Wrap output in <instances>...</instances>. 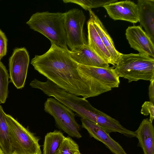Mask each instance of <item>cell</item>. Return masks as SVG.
<instances>
[{
  "mask_svg": "<svg viewBox=\"0 0 154 154\" xmlns=\"http://www.w3.org/2000/svg\"><path fill=\"white\" fill-rule=\"evenodd\" d=\"M68 50L51 43L48 51L35 55L31 63L39 73L67 91L85 99L94 97L92 76L79 67Z\"/></svg>",
  "mask_w": 154,
  "mask_h": 154,
  "instance_id": "1",
  "label": "cell"
},
{
  "mask_svg": "<svg viewBox=\"0 0 154 154\" xmlns=\"http://www.w3.org/2000/svg\"><path fill=\"white\" fill-rule=\"evenodd\" d=\"M64 14L48 11L33 14L26 23L34 31L47 38L51 43L68 49L64 28Z\"/></svg>",
  "mask_w": 154,
  "mask_h": 154,
  "instance_id": "2",
  "label": "cell"
},
{
  "mask_svg": "<svg viewBox=\"0 0 154 154\" xmlns=\"http://www.w3.org/2000/svg\"><path fill=\"white\" fill-rule=\"evenodd\" d=\"M114 68L119 77L127 79L128 83L154 79V58L140 53L122 54Z\"/></svg>",
  "mask_w": 154,
  "mask_h": 154,
  "instance_id": "3",
  "label": "cell"
},
{
  "mask_svg": "<svg viewBox=\"0 0 154 154\" xmlns=\"http://www.w3.org/2000/svg\"><path fill=\"white\" fill-rule=\"evenodd\" d=\"M9 131L11 154H41L39 139L11 116L5 114Z\"/></svg>",
  "mask_w": 154,
  "mask_h": 154,
  "instance_id": "4",
  "label": "cell"
},
{
  "mask_svg": "<svg viewBox=\"0 0 154 154\" xmlns=\"http://www.w3.org/2000/svg\"><path fill=\"white\" fill-rule=\"evenodd\" d=\"M45 111L54 118L59 128L69 136L79 138L80 125L75 119V114L68 107L55 98L47 99L44 105Z\"/></svg>",
  "mask_w": 154,
  "mask_h": 154,
  "instance_id": "5",
  "label": "cell"
},
{
  "mask_svg": "<svg viewBox=\"0 0 154 154\" xmlns=\"http://www.w3.org/2000/svg\"><path fill=\"white\" fill-rule=\"evenodd\" d=\"M64 14V26L67 44L70 50L87 44L83 31L86 17L82 10L73 8Z\"/></svg>",
  "mask_w": 154,
  "mask_h": 154,
  "instance_id": "6",
  "label": "cell"
},
{
  "mask_svg": "<svg viewBox=\"0 0 154 154\" xmlns=\"http://www.w3.org/2000/svg\"><path fill=\"white\" fill-rule=\"evenodd\" d=\"M29 62L28 52L24 47L15 49L9 59L10 82L18 89L24 86Z\"/></svg>",
  "mask_w": 154,
  "mask_h": 154,
  "instance_id": "7",
  "label": "cell"
},
{
  "mask_svg": "<svg viewBox=\"0 0 154 154\" xmlns=\"http://www.w3.org/2000/svg\"><path fill=\"white\" fill-rule=\"evenodd\" d=\"M125 35L131 48L140 54L154 58V43L140 26H128Z\"/></svg>",
  "mask_w": 154,
  "mask_h": 154,
  "instance_id": "8",
  "label": "cell"
},
{
  "mask_svg": "<svg viewBox=\"0 0 154 154\" xmlns=\"http://www.w3.org/2000/svg\"><path fill=\"white\" fill-rule=\"evenodd\" d=\"M109 17L114 20H123L134 23L139 21L137 5L130 0L116 2L104 6Z\"/></svg>",
  "mask_w": 154,
  "mask_h": 154,
  "instance_id": "9",
  "label": "cell"
},
{
  "mask_svg": "<svg viewBox=\"0 0 154 154\" xmlns=\"http://www.w3.org/2000/svg\"><path fill=\"white\" fill-rule=\"evenodd\" d=\"M81 121L82 127L87 130L90 136L103 143L114 154H127L122 147L99 125L85 119L81 118Z\"/></svg>",
  "mask_w": 154,
  "mask_h": 154,
  "instance_id": "10",
  "label": "cell"
},
{
  "mask_svg": "<svg viewBox=\"0 0 154 154\" xmlns=\"http://www.w3.org/2000/svg\"><path fill=\"white\" fill-rule=\"evenodd\" d=\"M71 58L78 64L84 66L103 68L109 67V64L88 45L68 50Z\"/></svg>",
  "mask_w": 154,
  "mask_h": 154,
  "instance_id": "11",
  "label": "cell"
},
{
  "mask_svg": "<svg viewBox=\"0 0 154 154\" xmlns=\"http://www.w3.org/2000/svg\"><path fill=\"white\" fill-rule=\"evenodd\" d=\"M137 2L140 26L144 29L154 43V0H138Z\"/></svg>",
  "mask_w": 154,
  "mask_h": 154,
  "instance_id": "12",
  "label": "cell"
},
{
  "mask_svg": "<svg viewBox=\"0 0 154 154\" xmlns=\"http://www.w3.org/2000/svg\"><path fill=\"white\" fill-rule=\"evenodd\" d=\"M135 132L144 154H154V128L152 122L148 119H143Z\"/></svg>",
  "mask_w": 154,
  "mask_h": 154,
  "instance_id": "13",
  "label": "cell"
},
{
  "mask_svg": "<svg viewBox=\"0 0 154 154\" xmlns=\"http://www.w3.org/2000/svg\"><path fill=\"white\" fill-rule=\"evenodd\" d=\"M90 17L105 46L109 52L113 63L116 65L122 53L117 51L113 42L102 22L91 10L89 11Z\"/></svg>",
  "mask_w": 154,
  "mask_h": 154,
  "instance_id": "14",
  "label": "cell"
},
{
  "mask_svg": "<svg viewBox=\"0 0 154 154\" xmlns=\"http://www.w3.org/2000/svg\"><path fill=\"white\" fill-rule=\"evenodd\" d=\"M87 25L88 45L107 63L113 65L110 55L103 44L90 18L88 21Z\"/></svg>",
  "mask_w": 154,
  "mask_h": 154,
  "instance_id": "15",
  "label": "cell"
},
{
  "mask_svg": "<svg viewBox=\"0 0 154 154\" xmlns=\"http://www.w3.org/2000/svg\"><path fill=\"white\" fill-rule=\"evenodd\" d=\"M65 137L60 131L55 130L45 136L43 154H57Z\"/></svg>",
  "mask_w": 154,
  "mask_h": 154,
  "instance_id": "16",
  "label": "cell"
},
{
  "mask_svg": "<svg viewBox=\"0 0 154 154\" xmlns=\"http://www.w3.org/2000/svg\"><path fill=\"white\" fill-rule=\"evenodd\" d=\"M5 114L0 105V147L4 154H11L9 131Z\"/></svg>",
  "mask_w": 154,
  "mask_h": 154,
  "instance_id": "17",
  "label": "cell"
},
{
  "mask_svg": "<svg viewBox=\"0 0 154 154\" xmlns=\"http://www.w3.org/2000/svg\"><path fill=\"white\" fill-rule=\"evenodd\" d=\"M65 3H74L81 6L85 10L100 7L117 2V0H63Z\"/></svg>",
  "mask_w": 154,
  "mask_h": 154,
  "instance_id": "18",
  "label": "cell"
},
{
  "mask_svg": "<svg viewBox=\"0 0 154 154\" xmlns=\"http://www.w3.org/2000/svg\"><path fill=\"white\" fill-rule=\"evenodd\" d=\"M9 75L5 66L0 61V100L2 103L8 97Z\"/></svg>",
  "mask_w": 154,
  "mask_h": 154,
  "instance_id": "19",
  "label": "cell"
},
{
  "mask_svg": "<svg viewBox=\"0 0 154 154\" xmlns=\"http://www.w3.org/2000/svg\"><path fill=\"white\" fill-rule=\"evenodd\" d=\"M60 152L61 154H75L80 152L78 144L70 137H65L61 144Z\"/></svg>",
  "mask_w": 154,
  "mask_h": 154,
  "instance_id": "20",
  "label": "cell"
},
{
  "mask_svg": "<svg viewBox=\"0 0 154 154\" xmlns=\"http://www.w3.org/2000/svg\"><path fill=\"white\" fill-rule=\"evenodd\" d=\"M140 112L141 114L145 116L149 115V119L152 122L154 119V103L150 101L145 102L142 106Z\"/></svg>",
  "mask_w": 154,
  "mask_h": 154,
  "instance_id": "21",
  "label": "cell"
},
{
  "mask_svg": "<svg viewBox=\"0 0 154 154\" xmlns=\"http://www.w3.org/2000/svg\"><path fill=\"white\" fill-rule=\"evenodd\" d=\"M7 39L5 33L0 29V61L7 53Z\"/></svg>",
  "mask_w": 154,
  "mask_h": 154,
  "instance_id": "22",
  "label": "cell"
},
{
  "mask_svg": "<svg viewBox=\"0 0 154 154\" xmlns=\"http://www.w3.org/2000/svg\"><path fill=\"white\" fill-rule=\"evenodd\" d=\"M149 96L150 101L154 103V79L150 81L149 87Z\"/></svg>",
  "mask_w": 154,
  "mask_h": 154,
  "instance_id": "23",
  "label": "cell"
},
{
  "mask_svg": "<svg viewBox=\"0 0 154 154\" xmlns=\"http://www.w3.org/2000/svg\"><path fill=\"white\" fill-rule=\"evenodd\" d=\"M0 154H4L0 147Z\"/></svg>",
  "mask_w": 154,
  "mask_h": 154,
  "instance_id": "24",
  "label": "cell"
},
{
  "mask_svg": "<svg viewBox=\"0 0 154 154\" xmlns=\"http://www.w3.org/2000/svg\"><path fill=\"white\" fill-rule=\"evenodd\" d=\"M75 154H81L80 152H76L75 153Z\"/></svg>",
  "mask_w": 154,
  "mask_h": 154,
  "instance_id": "25",
  "label": "cell"
},
{
  "mask_svg": "<svg viewBox=\"0 0 154 154\" xmlns=\"http://www.w3.org/2000/svg\"><path fill=\"white\" fill-rule=\"evenodd\" d=\"M57 154H61L60 152H59Z\"/></svg>",
  "mask_w": 154,
  "mask_h": 154,
  "instance_id": "26",
  "label": "cell"
},
{
  "mask_svg": "<svg viewBox=\"0 0 154 154\" xmlns=\"http://www.w3.org/2000/svg\"><path fill=\"white\" fill-rule=\"evenodd\" d=\"M2 103V102H1V101L0 100V104H1Z\"/></svg>",
  "mask_w": 154,
  "mask_h": 154,
  "instance_id": "27",
  "label": "cell"
}]
</instances>
